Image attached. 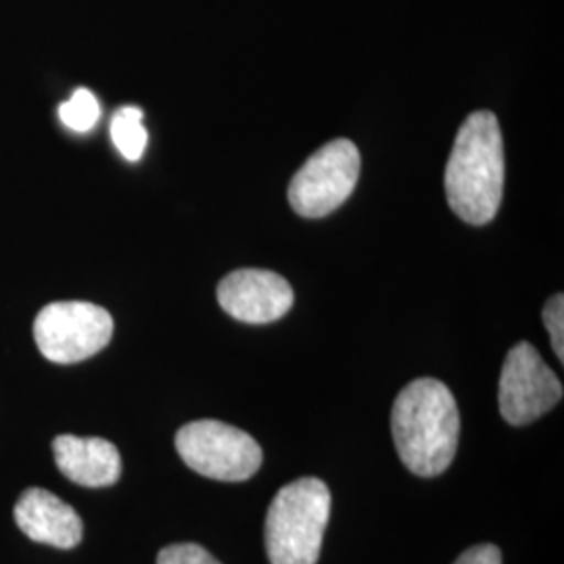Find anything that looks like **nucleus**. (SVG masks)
Listing matches in <instances>:
<instances>
[{"label":"nucleus","instance_id":"f257e3e1","mask_svg":"<svg viewBox=\"0 0 564 564\" xmlns=\"http://www.w3.org/2000/svg\"><path fill=\"white\" fill-rule=\"evenodd\" d=\"M505 193V141L491 111L464 120L445 167V197L452 212L473 226L491 223Z\"/></svg>","mask_w":564,"mask_h":564},{"label":"nucleus","instance_id":"f03ea898","mask_svg":"<svg viewBox=\"0 0 564 564\" xmlns=\"http://www.w3.org/2000/svg\"><path fill=\"white\" fill-rule=\"evenodd\" d=\"M391 431L398 454L419 477H437L447 470L458 449V405L437 379L405 384L391 412Z\"/></svg>","mask_w":564,"mask_h":564},{"label":"nucleus","instance_id":"7ed1b4c3","mask_svg":"<svg viewBox=\"0 0 564 564\" xmlns=\"http://www.w3.org/2000/svg\"><path fill=\"white\" fill-rule=\"evenodd\" d=\"M330 517V491L314 477L284 485L265 517V550L272 564H316Z\"/></svg>","mask_w":564,"mask_h":564},{"label":"nucleus","instance_id":"20e7f679","mask_svg":"<svg viewBox=\"0 0 564 564\" xmlns=\"http://www.w3.org/2000/svg\"><path fill=\"white\" fill-rule=\"evenodd\" d=\"M176 449L188 468L226 484L251 479L263 460L262 447L249 433L220 421L184 424Z\"/></svg>","mask_w":564,"mask_h":564},{"label":"nucleus","instance_id":"39448f33","mask_svg":"<svg viewBox=\"0 0 564 564\" xmlns=\"http://www.w3.org/2000/svg\"><path fill=\"white\" fill-rule=\"evenodd\" d=\"M113 337L111 314L95 303L57 302L42 307L34 339L46 360L78 364L102 351Z\"/></svg>","mask_w":564,"mask_h":564},{"label":"nucleus","instance_id":"423d86ee","mask_svg":"<svg viewBox=\"0 0 564 564\" xmlns=\"http://www.w3.org/2000/svg\"><path fill=\"white\" fill-rule=\"evenodd\" d=\"M358 178V147L347 139L326 142L293 176L289 203L303 218H323L349 199Z\"/></svg>","mask_w":564,"mask_h":564},{"label":"nucleus","instance_id":"0eeeda50","mask_svg":"<svg viewBox=\"0 0 564 564\" xmlns=\"http://www.w3.org/2000/svg\"><path fill=\"white\" fill-rule=\"evenodd\" d=\"M500 412L506 423H533L563 400V383L531 343H517L500 377Z\"/></svg>","mask_w":564,"mask_h":564},{"label":"nucleus","instance_id":"6e6552de","mask_svg":"<svg viewBox=\"0 0 564 564\" xmlns=\"http://www.w3.org/2000/svg\"><path fill=\"white\" fill-rule=\"evenodd\" d=\"M218 303L228 316L241 323H274L293 307V289L276 272L242 268L218 284Z\"/></svg>","mask_w":564,"mask_h":564},{"label":"nucleus","instance_id":"1a4fd4ad","mask_svg":"<svg viewBox=\"0 0 564 564\" xmlns=\"http://www.w3.org/2000/svg\"><path fill=\"white\" fill-rule=\"evenodd\" d=\"M13 514L21 531L36 544L72 550L84 538L80 514L55 494L41 487L25 489Z\"/></svg>","mask_w":564,"mask_h":564},{"label":"nucleus","instance_id":"9d476101","mask_svg":"<svg viewBox=\"0 0 564 564\" xmlns=\"http://www.w3.org/2000/svg\"><path fill=\"white\" fill-rule=\"evenodd\" d=\"M55 463L63 477L84 487H109L120 481L118 447L102 437L59 435L53 442Z\"/></svg>","mask_w":564,"mask_h":564},{"label":"nucleus","instance_id":"9b49d317","mask_svg":"<svg viewBox=\"0 0 564 564\" xmlns=\"http://www.w3.org/2000/svg\"><path fill=\"white\" fill-rule=\"evenodd\" d=\"M111 139L128 162H139L149 142V132L142 126L141 107H121L111 120Z\"/></svg>","mask_w":564,"mask_h":564},{"label":"nucleus","instance_id":"f8f14e48","mask_svg":"<svg viewBox=\"0 0 564 564\" xmlns=\"http://www.w3.org/2000/svg\"><path fill=\"white\" fill-rule=\"evenodd\" d=\"M59 118L74 132H88L101 118V105L88 88H78L69 101L61 102Z\"/></svg>","mask_w":564,"mask_h":564},{"label":"nucleus","instance_id":"ddd939ff","mask_svg":"<svg viewBox=\"0 0 564 564\" xmlns=\"http://www.w3.org/2000/svg\"><path fill=\"white\" fill-rule=\"evenodd\" d=\"M158 564H223L197 544H174L158 554Z\"/></svg>","mask_w":564,"mask_h":564},{"label":"nucleus","instance_id":"4468645a","mask_svg":"<svg viewBox=\"0 0 564 564\" xmlns=\"http://www.w3.org/2000/svg\"><path fill=\"white\" fill-rule=\"evenodd\" d=\"M544 323L547 333H550V341L552 349L558 356V360L564 358V297L563 293L550 297L544 307Z\"/></svg>","mask_w":564,"mask_h":564},{"label":"nucleus","instance_id":"2eb2a0df","mask_svg":"<svg viewBox=\"0 0 564 564\" xmlns=\"http://www.w3.org/2000/svg\"><path fill=\"white\" fill-rule=\"evenodd\" d=\"M454 564H502V552L491 544L475 545Z\"/></svg>","mask_w":564,"mask_h":564}]
</instances>
